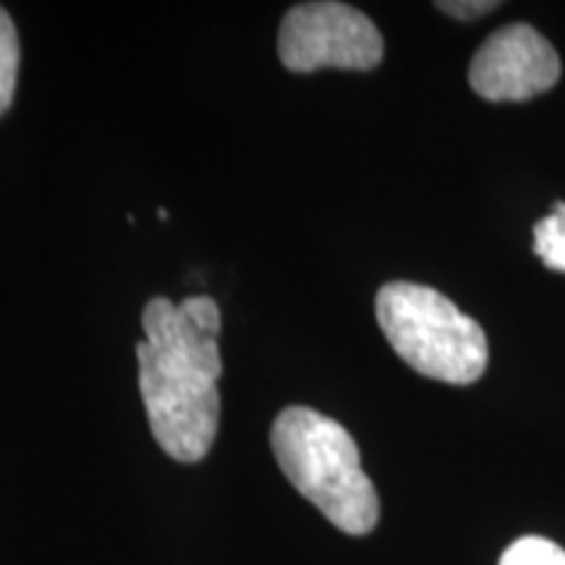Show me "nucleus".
Here are the masks:
<instances>
[{
	"label": "nucleus",
	"mask_w": 565,
	"mask_h": 565,
	"mask_svg": "<svg viewBox=\"0 0 565 565\" xmlns=\"http://www.w3.org/2000/svg\"><path fill=\"white\" fill-rule=\"evenodd\" d=\"M374 309L393 351L424 377L471 385L484 374V330L448 296L398 280L380 288Z\"/></svg>",
	"instance_id": "7ed1b4c3"
},
{
	"label": "nucleus",
	"mask_w": 565,
	"mask_h": 565,
	"mask_svg": "<svg viewBox=\"0 0 565 565\" xmlns=\"http://www.w3.org/2000/svg\"><path fill=\"white\" fill-rule=\"evenodd\" d=\"M534 254L550 270L565 273V204L557 202L547 217L534 225Z\"/></svg>",
	"instance_id": "423d86ee"
},
{
	"label": "nucleus",
	"mask_w": 565,
	"mask_h": 565,
	"mask_svg": "<svg viewBox=\"0 0 565 565\" xmlns=\"http://www.w3.org/2000/svg\"><path fill=\"white\" fill-rule=\"evenodd\" d=\"M278 55L296 74L317 68L370 71L383 61V38L370 17L353 6L335 0L299 3L282 17Z\"/></svg>",
	"instance_id": "20e7f679"
},
{
	"label": "nucleus",
	"mask_w": 565,
	"mask_h": 565,
	"mask_svg": "<svg viewBox=\"0 0 565 565\" xmlns=\"http://www.w3.org/2000/svg\"><path fill=\"white\" fill-rule=\"evenodd\" d=\"M500 565H565V550L542 536H521L505 550Z\"/></svg>",
	"instance_id": "6e6552de"
},
{
	"label": "nucleus",
	"mask_w": 565,
	"mask_h": 565,
	"mask_svg": "<svg viewBox=\"0 0 565 565\" xmlns=\"http://www.w3.org/2000/svg\"><path fill=\"white\" fill-rule=\"evenodd\" d=\"M437 9L448 13V17L454 19H477L482 17V13L498 9V3L494 0H443V3H437Z\"/></svg>",
	"instance_id": "1a4fd4ad"
},
{
	"label": "nucleus",
	"mask_w": 565,
	"mask_h": 565,
	"mask_svg": "<svg viewBox=\"0 0 565 565\" xmlns=\"http://www.w3.org/2000/svg\"><path fill=\"white\" fill-rule=\"evenodd\" d=\"M561 79L555 47L534 26L511 24L494 32L479 47L469 68V82L490 103H524Z\"/></svg>",
	"instance_id": "39448f33"
},
{
	"label": "nucleus",
	"mask_w": 565,
	"mask_h": 565,
	"mask_svg": "<svg viewBox=\"0 0 565 565\" xmlns=\"http://www.w3.org/2000/svg\"><path fill=\"white\" fill-rule=\"evenodd\" d=\"M141 328L139 391L154 440L175 461H202L221 424V309L210 296H160L145 307Z\"/></svg>",
	"instance_id": "f257e3e1"
},
{
	"label": "nucleus",
	"mask_w": 565,
	"mask_h": 565,
	"mask_svg": "<svg viewBox=\"0 0 565 565\" xmlns=\"http://www.w3.org/2000/svg\"><path fill=\"white\" fill-rule=\"evenodd\" d=\"M270 443L288 482L320 508L330 524L353 536L377 526V492L364 475L349 429L315 408L291 406L275 419Z\"/></svg>",
	"instance_id": "f03ea898"
},
{
	"label": "nucleus",
	"mask_w": 565,
	"mask_h": 565,
	"mask_svg": "<svg viewBox=\"0 0 565 565\" xmlns=\"http://www.w3.org/2000/svg\"><path fill=\"white\" fill-rule=\"evenodd\" d=\"M19 76V34L9 11L0 6V116L11 108Z\"/></svg>",
	"instance_id": "0eeeda50"
}]
</instances>
